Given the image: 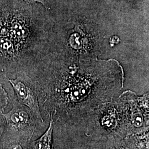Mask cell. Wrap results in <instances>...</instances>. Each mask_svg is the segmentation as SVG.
I'll use <instances>...</instances> for the list:
<instances>
[{
	"label": "cell",
	"instance_id": "cell-1",
	"mask_svg": "<svg viewBox=\"0 0 149 149\" xmlns=\"http://www.w3.org/2000/svg\"><path fill=\"white\" fill-rule=\"evenodd\" d=\"M55 72L54 104L62 124L85 122L102 104L112 101L124 85L122 66L114 59H75L62 55Z\"/></svg>",
	"mask_w": 149,
	"mask_h": 149
},
{
	"label": "cell",
	"instance_id": "cell-2",
	"mask_svg": "<svg viewBox=\"0 0 149 149\" xmlns=\"http://www.w3.org/2000/svg\"><path fill=\"white\" fill-rule=\"evenodd\" d=\"M85 124L111 134L128 132V118L123 102L119 98L102 104L91 112Z\"/></svg>",
	"mask_w": 149,
	"mask_h": 149
},
{
	"label": "cell",
	"instance_id": "cell-3",
	"mask_svg": "<svg viewBox=\"0 0 149 149\" xmlns=\"http://www.w3.org/2000/svg\"><path fill=\"white\" fill-rule=\"evenodd\" d=\"M119 98L123 102L128 118V133H141L149 128V95L137 97L131 91L124 92Z\"/></svg>",
	"mask_w": 149,
	"mask_h": 149
},
{
	"label": "cell",
	"instance_id": "cell-4",
	"mask_svg": "<svg viewBox=\"0 0 149 149\" xmlns=\"http://www.w3.org/2000/svg\"><path fill=\"white\" fill-rule=\"evenodd\" d=\"M28 79V77L20 76L15 79H10L8 81L13 87L19 102L28 107L36 119L43 122L36 91L31 80Z\"/></svg>",
	"mask_w": 149,
	"mask_h": 149
},
{
	"label": "cell",
	"instance_id": "cell-5",
	"mask_svg": "<svg viewBox=\"0 0 149 149\" xmlns=\"http://www.w3.org/2000/svg\"><path fill=\"white\" fill-rule=\"evenodd\" d=\"M10 130L16 134V138L21 136L20 132L25 133L27 129L32 130V121L29 114L25 109L15 107L7 113L2 114Z\"/></svg>",
	"mask_w": 149,
	"mask_h": 149
},
{
	"label": "cell",
	"instance_id": "cell-6",
	"mask_svg": "<svg viewBox=\"0 0 149 149\" xmlns=\"http://www.w3.org/2000/svg\"><path fill=\"white\" fill-rule=\"evenodd\" d=\"M54 120L50 117L49 125L47 131L31 144L32 149H52L53 143Z\"/></svg>",
	"mask_w": 149,
	"mask_h": 149
},
{
	"label": "cell",
	"instance_id": "cell-7",
	"mask_svg": "<svg viewBox=\"0 0 149 149\" xmlns=\"http://www.w3.org/2000/svg\"><path fill=\"white\" fill-rule=\"evenodd\" d=\"M8 104V95L2 86L0 84V112L3 111Z\"/></svg>",
	"mask_w": 149,
	"mask_h": 149
},
{
	"label": "cell",
	"instance_id": "cell-8",
	"mask_svg": "<svg viewBox=\"0 0 149 149\" xmlns=\"http://www.w3.org/2000/svg\"><path fill=\"white\" fill-rule=\"evenodd\" d=\"M3 149H24L21 139H13L9 144H7Z\"/></svg>",
	"mask_w": 149,
	"mask_h": 149
},
{
	"label": "cell",
	"instance_id": "cell-9",
	"mask_svg": "<svg viewBox=\"0 0 149 149\" xmlns=\"http://www.w3.org/2000/svg\"><path fill=\"white\" fill-rule=\"evenodd\" d=\"M23 1L28 3H39L44 6L45 8H47V4L45 0H22Z\"/></svg>",
	"mask_w": 149,
	"mask_h": 149
}]
</instances>
